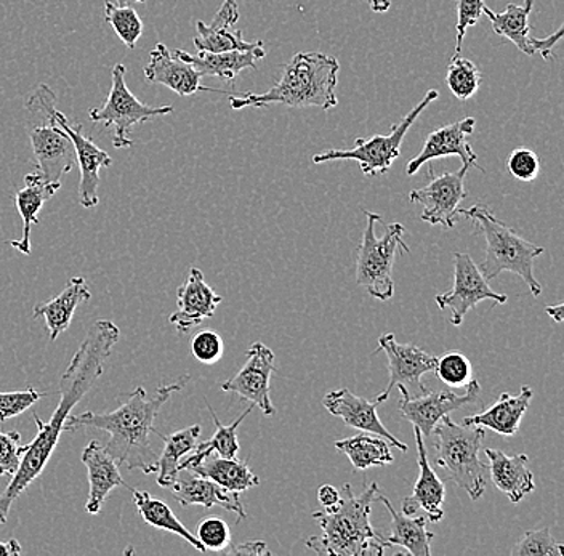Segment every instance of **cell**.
I'll use <instances>...</instances> for the list:
<instances>
[{"mask_svg":"<svg viewBox=\"0 0 564 556\" xmlns=\"http://www.w3.org/2000/svg\"><path fill=\"white\" fill-rule=\"evenodd\" d=\"M126 66L118 63L111 73V90L106 98L104 107L94 108L90 111V119L98 124L112 127L115 137H112V146L116 150L130 148L133 140L130 133L135 126L174 112L172 107H148L141 103L139 98L129 90L126 84Z\"/></svg>","mask_w":564,"mask_h":556,"instance_id":"obj_9","label":"cell"},{"mask_svg":"<svg viewBox=\"0 0 564 556\" xmlns=\"http://www.w3.org/2000/svg\"><path fill=\"white\" fill-rule=\"evenodd\" d=\"M133 494V503H135L137 510H139L141 519L144 523L150 526L156 527V530L167 531V533L176 534V536L185 538L192 547L196 548L200 554H206L204 545L197 541L192 531L185 526L175 513L172 512L171 506L167 503L159 501L153 498L150 492L140 491V489H130Z\"/></svg>","mask_w":564,"mask_h":556,"instance_id":"obj_33","label":"cell"},{"mask_svg":"<svg viewBox=\"0 0 564 556\" xmlns=\"http://www.w3.org/2000/svg\"><path fill=\"white\" fill-rule=\"evenodd\" d=\"M189 375L169 385H161L153 396H148L143 386H137L132 393L123 396L121 406L111 413H84L66 418V432L95 430L106 432L109 443L105 446L118 466L129 470H140L144 475L158 473V454L151 448L150 433L154 432V421L159 411L171 396L182 392Z\"/></svg>","mask_w":564,"mask_h":556,"instance_id":"obj_2","label":"cell"},{"mask_svg":"<svg viewBox=\"0 0 564 556\" xmlns=\"http://www.w3.org/2000/svg\"><path fill=\"white\" fill-rule=\"evenodd\" d=\"M485 7V0H457V37L456 52L454 54H460L465 34H467L470 28L479 23Z\"/></svg>","mask_w":564,"mask_h":556,"instance_id":"obj_45","label":"cell"},{"mask_svg":"<svg viewBox=\"0 0 564 556\" xmlns=\"http://www.w3.org/2000/svg\"><path fill=\"white\" fill-rule=\"evenodd\" d=\"M534 0H524V6H514L509 3L506 12L496 13L485 7L482 15L488 17L492 24V31L497 36L509 39L517 45L518 51L529 56L534 55L529 37H531V28H529V17H531Z\"/></svg>","mask_w":564,"mask_h":556,"instance_id":"obj_35","label":"cell"},{"mask_svg":"<svg viewBox=\"0 0 564 556\" xmlns=\"http://www.w3.org/2000/svg\"><path fill=\"white\" fill-rule=\"evenodd\" d=\"M45 396L47 393L39 392L33 386H28L26 390H20V392L0 393V422L26 413L30 407Z\"/></svg>","mask_w":564,"mask_h":556,"instance_id":"obj_42","label":"cell"},{"mask_svg":"<svg viewBox=\"0 0 564 556\" xmlns=\"http://www.w3.org/2000/svg\"><path fill=\"white\" fill-rule=\"evenodd\" d=\"M464 216L475 225L486 239V257L479 270L486 280H496L503 271L517 274L527 284L531 294L539 297L542 286L534 276V260L545 252L541 246L532 244L507 227L494 216L485 204H475L468 209H458V217Z\"/></svg>","mask_w":564,"mask_h":556,"instance_id":"obj_5","label":"cell"},{"mask_svg":"<svg viewBox=\"0 0 564 556\" xmlns=\"http://www.w3.org/2000/svg\"><path fill=\"white\" fill-rule=\"evenodd\" d=\"M486 456L491 462L489 478L511 503H520L535 491L534 475L529 470L527 454L507 456L502 450L486 449Z\"/></svg>","mask_w":564,"mask_h":556,"instance_id":"obj_24","label":"cell"},{"mask_svg":"<svg viewBox=\"0 0 564 556\" xmlns=\"http://www.w3.org/2000/svg\"><path fill=\"white\" fill-rule=\"evenodd\" d=\"M246 364L241 371L221 383V390L236 393L241 400L249 401L253 406L260 407L267 417L276 414L270 397V380L274 368V353L262 341H256L247 350Z\"/></svg>","mask_w":564,"mask_h":556,"instance_id":"obj_13","label":"cell"},{"mask_svg":"<svg viewBox=\"0 0 564 556\" xmlns=\"http://www.w3.org/2000/svg\"><path fill=\"white\" fill-rule=\"evenodd\" d=\"M21 552H23V548H21V544L17 538L0 541V555L18 556L21 555Z\"/></svg>","mask_w":564,"mask_h":556,"instance_id":"obj_51","label":"cell"},{"mask_svg":"<svg viewBox=\"0 0 564 556\" xmlns=\"http://www.w3.org/2000/svg\"><path fill=\"white\" fill-rule=\"evenodd\" d=\"M338 65L335 56L319 52H300L284 66L281 79L264 94L229 97L232 109L267 108L284 105L291 108L337 107Z\"/></svg>","mask_w":564,"mask_h":556,"instance_id":"obj_4","label":"cell"},{"mask_svg":"<svg viewBox=\"0 0 564 556\" xmlns=\"http://www.w3.org/2000/svg\"><path fill=\"white\" fill-rule=\"evenodd\" d=\"M192 353L203 364H215L224 358V339L214 330H203L192 340Z\"/></svg>","mask_w":564,"mask_h":556,"instance_id":"obj_44","label":"cell"},{"mask_svg":"<svg viewBox=\"0 0 564 556\" xmlns=\"http://www.w3.org/2000/svg\"><path fill=\"white\" fill-rule=\"evenodd\" d=\"M476 127L475 118H465L462 121L453 122L440 127V129L433 130L429 137H426L425 143H423L421 153L408 162L405 165V174L411 175L421 172L423 165L426 162L441 160L446 156H458L460 157L462 164L468 165V167H476L479 171L485 172V168L478 164V156L468 143V135L474 133Z\"/></svg>","mask_w":564,"mask_h":556,"instance_id":"obj_16","label":"cell"},{"mask_svg":"<svg viewBox=\"0 0 564 556\" xmlns=\"http://www.w3.org/2000/svg\"><path fill=\"white\" fill-rule=\"evenodd\" d=\"M436 378L449 389H467L468 383L475 380L474 366L470 359L460 351H449L438 358L435 366Z\"/></svg>","mask_w":564,"mask_h":556,"instance_id":"obj_39","label":"cell"},{"mask_svg":"<svg viewBox=\"0 0 564 556\" xmlns=\"http://www.w3.org/2000/svg\"><path fill=\"white\" fill-rule=\"evenodd\" d=\"M121 339V330L109 319H100L90 327L86 339L70 359L68 369L59 380V403L48 422L34 415L37 435L30 445L21 446V464L13 480L0 492V524L9 521L13 502L41 477L51 462L59 436L66 432V418L79 401L90 392L98 379L104 375L106 359L112 347Z\"/></svg>","mask_w":564,"mask_h":556,"instance_id":"obj_1","label":"cell"},{"mask_svg":"<svg viewBox=\"0 0 564 556\" xmlns=\"http://www.w3.org/2000/svg\"><path fill=\"white\" fill-rule=\"evenodd\" d=\"M485 301L506 305L509 297L489 286V281L468 253H454V287L436 295V305L441 309H449L451 324L458 327L464 323L467 313Z\"/></svg>","mask_w":564,"mask_h":556,"instance_id":"obj_11","label":"cell"},{"mask_svg":"<svg viewBox=\"0 0 564 556\" xmlns=\"http://www.w3.org/2000/svg\"><path fill=\"white\" fill-rule=\"evenodd\" d=\"M116 2H118V6H130L132 2L143 3L147 2V0H116Z\"/></svg>","mask_w":564,"mask_h":556,"instance_id":"obj_54","label":"cell"},{"mask_svg":"<svg viewBox=\"0 0 564 556\" xmlns=\"http://www.w3.org/2000/svg\"><path fill=\"white\" fill-rule=\"evenodd\" d=\"M221 301L224 298L204 280L203 271L192 269L185 283L176 291L178 308L172 313L169 323L175 326L180 334L189 332L194 327L200 326V323L212 318Z\"/></svg>","mask_w":564,"mask_h":556,"instance_id":"obj_18","label":"cell"},{"mask_svg":"<svg viewBox=\"0 0 564 556\" xmlns=\"http://www.w3.org/2000/svg\"><path fill=\"white\" fill-rule=\"evenodd\" d=\"M144 77L150 84H161L180 97H189L197 91H214V94L231 95L228 91L210 89L200 84L203 76L185 59L172 54L167 45L158 44L151 51L150 62L144 66Z\"/></svg>","mask_w":564,"mask_h":556,"instance_id":"obj_20","label":"cell"},{"mask_svg":"<svg viewBox=\"0 0 564 556\" xmlns=\"http://www.w3.org/2000/svg\"><path fill=\"white\" fill-rule=\"evenodd\" d=\"M105 20L106 23L111 24L115 33L130 51L137 47V42L143 34L144 26L133 7L118 6V3L108 0V2H105Z\"/></svg>","mask_w":564,"mask_h":556,"instance_id":"obj_38","label":"cell"},{"mask_svg":"<svg viewBox=\"0 0 564 556\" xmlns=\"http://www.w3.org/2000/svg\"><path fill=\"white\" fill-rule=\"evenodd\" d=\"M415 443H417L419 478L415 481L412 494L403 499L401 512L412 516L423 510L430 523H440L444 516V501H446V486L440 480L426 457L423 435L417 427H414Z\"/></svg>","mask_w":564,"mask_h":556,"instance_id":"obj_21","label":"cell"},{"mask_svg":"<svg viewBox=\"0 0 564 556\" xmlns=\"http://www.w3.org/2000/svg\"><path fill=\"white\" fill-rule=\"evenodd\" d=\"M55 112L52 118L37 121L30 139L39 174L53 185H62L63 177L76 165V151L65 130L56 124Z\"/></svg>","mask_w":564,"mask_h":556,"instance_id":"obj_14","label":"cell"},{"mask_svg":"<svg viewBox=\"0 0 564 556\" xmlns=\"http://www.w3.org/2000/svg\"><path fill=\"white\" fill-rule=\"evenodd\" d=\"M433 435L436 436L433 443L436 464L446 471L451 481L467 492L471 501L481 499L489 478V467L479 459L485 428L458 425L449 415H444Z\"/></svg>","mask_w":564,"mask_h":556,"instance_id":"obj_6","label":"cell"},{"mask_svg":"<svg viewBox=\"0 0 564 556\" xmlns=\"http://www.w3.org/2000/svg\"><path fill=\"white\" fill-rule=\"evenodd\" d=\"M239 20V9L236 6V0H224L220 10L212 21L210 26L214 28H232Z\"/></svg>","mask_w":564,"mask_h":556,"instance_id":"obj_48","label":"cell"},{"mask_svg":"<svg viewBox=\"0 0 564 556\" xmlns=\"http://www.w3.org/2000/svg\"><path fill=\"white\" fill-rule=\"evenodd\" d=\"M196 37H194V47L197 52H210V54H221V52L231 51H252V48L263 45L262 41L246 42L241 31L232 28H214L204 21L196 23Z\"/></svg>","mask_w":564,"mask_h":556,"instance_id":"obj_36","label":"cell"},{"mask_svg":"<svg viewBox=\"0 0 564 556\" xmlns=\"http://www.w3.org/2000/svg\"><path fill=\"white\" fill-rule=\"evenodd\" d=\"M532 396H534V392L528 385L521 386L520 395L517 396L502 393L494 406L465 418L464 425H478V427L488 428V430L502 436L517 435Z\"/></svg>","mask_w":564,"mask_h":556,"instance_id":"obj_26","label":"cell"},{"mask_svg":"<svg viewBox=\"0 0 564 556\" xmlns=\"http://www.w3.org/2000/svg\"><path fill=\"white\" fill-rule=\"evenodd\" d=\"M513 556H563V545L550 533L549 527L544 530L528 531L511 550Z\"/></svg>","mask_w":564,"mask_h":556,"instance_id":"obj_40","label":"cell"},{"mask_svg":"<svg viewBox=\"0 0 564 556\" xmlns=\"http://www.w3.org/2000/svg\"><path fill=\"white\" fill-rule=\"evenodd\" d=\"M21 435L18 432H0V477L15 475L21 464Z\"/></svg>","mask_w":564,"mask_h":556,"instance_id":"obj_46","label":"cell"},{"mask_svg":"<svg viewBox=\"0 0 564 556\" xmlns=\"http://www.w3.org/2000/svg\"><path fill=\"white\" fill-rule=\"evenodd\" d=\"M386 353L388 357V371H390V383L387 390H383L377 396L376 403H386L398 386L401 395L415 397L425 393L426 386L422 383V378L429 372L435 371L438 358L423 351L422 348L412 344H400L393 334H383L379 337V348L377 353Z\"/></svg>","mask_w":564,"mask_h":556,"instance_id":"obj_10","label":"cell"},{"mask_svg":"<svg viewBox=\"0 0 564 556\" xmlns=\"http://www.w3.org/2000/svg\"><path fill=\"white\" fill-rule=\"evenodd\" d=\"M91 292L83 276L68 281L62 294L56 295L47 304H41L33 309L34 318H44L51 341H55L65 332L73 321L77 306L90 301Z\"/></svg>","mask_w":564,"mask_h":556,"instance_id":"obj_28","label":"cell"},{"mask_svg":"<svg viewBox=\"0 0 564 556\" xmlns=\"http://www.w3.org/2000/svg\"><path fill=\"white\" fill-rule=\"evenodd\" d=\"M62 185H53L42 177L37 171L31 172L24 177V188L15 196L18 214L23 220V235L18 241H10V246L18 252L30 255L31 253V228L39 224V214L47 200H51L59 192Z\"/></svg>","mask_w":564,"mask_h":556,"instance_id":"obj_25","label":"cell"},{"mask_svg":"<svg viewBox=\"0 0 564 556\" xmlns=\"http://www.w3.org/2000/svg\"><path fill=\"white\" fill-rule=\"evenodd\" d=\"M370 10L376 13H386L390 10V0H369Z\"/></svg>","mask_w":564,"mask_h":556,"instance_id":"obj_53","label":"cell"},{"mask_svg":"<svg viewBox=\"0 0 564 556\" xmlns=\"http://www.w3.org/2000/svg\"><path fill=\"white\" fill-rule=\"evenodd\" d=\"M174 54L189 63L203 77L214 76L224 80H232L245 69H257V62L267 56V51L263 45H260L252 51H231L221 52V54L197 52V55H192L185 51H175Z\"/></svg>","mask_w":564,"mask_h":556,"instance_id":"obj_27","label":"cell"},{"mask_svg":"<svg viewBox=\"0 0 564 556\" xmlns=\"http://www.w3.org/2000/svg\"><path fill=\"white\" fill-rule=\"evenodd\" d=\"M507 168L520 182H534L541 174V160L528 148H518L507 160Z\"/></svg>","mask_w":564,"mask_h":556,"instance_id":"obj_43","label":"cell"},{"mask_svg":"<svg viewBox=\"0 0 564 556\" xmlns=\"http://www.w3.org/2000/svg\"><path fill=\"white\" fill-rule=\"evenodd\" d=\"M153 433H156L159 438L164 441V453L158 460V484L161 488H171L178 478L180 462H182L183 457L192 454L197 443H199L200 425L183 428V430L172 433L169 436L162 435L156 428Z\"/></svg>","mask_w":564,"mask_h":556,"instance_id":"obj_32","label":"cell"},{"mask_svg":"<svg viewBox=\"0 0 564 556\" xmlns=\"http://www.w3.org/2000/svg\"><path fill=\"white\" fill-rule=\"evenodd\" d=\"M470 167L462 165L457 172H444L432 177L423 188L412 189L409 200L423 207L421 220L446 230L456 227L460 203L467 196L465 177Z\"/></svg>","mask_w":564,"mask_h":556,"instance_id":"obj_12","label":"cell"},{"mask_svg":"<svg viewBox=\"0 0 564 556\" xmlns=\"http://www.w3.org/2000/svg\"><path fill=\"white\" fill-rule=\"evenodd\" d=\"M83 462L87 467L88 484H90L86 502V512L90 515H98L101 512L112 489L118 486L132 489L122 480L118 462L100 443H88L83 453Z\"/></svg>","mask_w":564,"mask_h":556,"instance_id":"obj_22","label":"cell"},{"mask_svg":"<svg viewBox=\"0 0 564 556\" xmlns=\"http://www.w3.org/2000/svg\"><path fill=\"white\" fill-rule=\"evenodd\" d=\"M335 448L350 459L356 471L369 470L370 467L390 466L394 462L390 443L372 433H359L351 438L340 439L335 443Z\"/></svg>","mask_w":564,"mask_h":556,"instance_id":"obj_34","label":"cell"},{"mask_svg":"<svg viewBox=\"0 0 564 556\" xmlns=\"http://www.w3.org/2000/svg\"><path fill=\"white\" fill-rule=\"evenodd\" d=\"M55 122L69 137L76 151V164L80 168L79 203L84 209H94L100 204L98 185H100V168L112 165V160L105 150L91 142L83 133V126H73L62 111L56 109Z\"/></svg>","mask_w":564,"mask_h":556,"instance_id":"obj_17","label":"cell"},{"mask_svg":"<svg viewBox=\"0 0 564 556\" xmlns=\"http://www.w3.org/2000/svg\"><path fill=\"white\" fill-rule=\"evenodd\" d=\"M186 477L176 478L171 486L172 494L176 502L182 506L200 505L210 509V506H221L228 512L236 513L238 521L247 519L245 505L239 499V492H231L221 488L220 484L209 480V478L199 477V475L186 471Z\"/></svg>","mask_w":564,"mask_h":556,"instance_id":"obj_23","label":"cell"},{"mask_svg":"<svg viewBox=\"0 0 564 556\" xmlns=\"http://www.w3.org/2000/svg\"><path fill=\"white\" fill-rule=\"evenodd\" d=\"M545 312L549 313L550 318L553 321L562 324L564 319V306L563 304H558L555 306H546Z\"/></svg>","mask_w":564,"mask_h":556,"instance_id":"obj_52","label":"cell"},{"mask_svg":"<svg viewBox=\"0 0 564 556\" xmlns=\"http://www.w3.org/2000/svg\"><path fill=\"white\" fill-rule=\"evenodd\" d=\"M446 84L457 100L467 101L478 91L481 74L474 62L460 54H454L447 66Z\"/></svg>","mask_w":564,"mask_h":556,"instance_id":"obj_37","label":"cell"},{"mask_svg":"<svg viewBox=\"0 0 564 556\" xmlns=\"http://www.w3.org/2000/svg\"><path fill=\"white\" fill-rule=\"evenodd\" d=\"M196 537L207 552H227L231 547V531L220 516H206L200 521Z\"/></svg>","mask_w":564,"mask_h":556,"instance_id":"obj_41","label":"cell"},{"mask_svg":"<svg viewBox=\"0 0 564 556\" xmlns=\"http://www.w3.org/2000/svg\"><path fill=\"white\" fill-rule=\"evenodd\" d=\"M479 390L481 389H479L478 380L475 379L468 383L465 395H456L454 392H433L430 389L415 397L401 395L403 397H401L398 410L403 414L405 421L411 422L422 432L423 438H429L444 415L474 404L479 395Z\"/></svg>","mask_w":564,"mask_h":556,"instance_id":"obj_15","label":"cell"},{"mask_svg":"<svg viewBox=\"0 0 564 556\" xmlns=\"http://www.w3.org/2000/svg\"><path fill=\"white\" fill-rule=\"evenodd\" d=\"M379 492V484L373 481L359 495L352 492L351 484L341 486L337 505L313 513L323 534L306 538V547L317 555H382L388 548L386 538L370 523L372 503Z\"/></svg>","mask_w":564,"mask_h":556,"instance_id":"obj_3","label":"cell"},{"mask_svg":"<svg viewBox=\"0 0 564 556\" xmlns=\"http://www.w3.org/2000/svg\"><path fill=\"white\" fill-rule=\"evenodd\" d=\"M366 230L359 246L356 262V284L368 288L377 301H391L394 297L393 265L398 249L409 253L411 249L403 241L404 227L401 224L388 225L386 233L377 238L376 225L382 221L379 214L366 210Z\"/></svg>","mask_w":564,"mask_h":556,"instance_id":"obj_7","label":"cell"},{"mask_svg":"<svg viewBox=\"0 0 564 556\" xmlns=\"http://www.w3.org/2000/svg\"><path fill=\"white\" fill-rule=\"evenodd\" d=\"M438 90H430L398 124L391 127L390 133H387V135L377 133V135L370 137L369 140L356 139L355 146L351 150H329L326 153L315 154L313 162L324 164V162L334 161H356L361 165L362 174L368 175V177L386 175L394 160L401 156V144L404 142L405 133L414 126L419 116L433 101L438 100Z\"/></svg>","mask_w":564,"mask_h":556,"instance_id":"obj_8","label":"cell"},{"mask_svg":"<svg viewBox=\"0 0 564 556\" xmlns=\"http://www.w3.org/2000/svg\"><path fill=\"white\" fill-rule=\"evenodd\" d=\"M189 473L199 475V477L209 478L221 488L231 492L247 491L260 484V478L250 470L247 462L227 457L214 456L210 454L206 459L200 460L197 466L189 468Z\"/></svg>","mask_w":564,"mask_h":556,"instance_id":"obj_31","label":"cell"},{"mask_svg":"<svg viewBox=\"0 0 564 556\" xmlns=\"http://www.w3.org/2000/svg\"><path fill=\"white\" fill-rule=\"evenodd\" d=\"M377 501L386 503L387 510L391 515V533L390 536L386 538L388 548L398 545V547L404 548L405 555H432L430 544H432L433 538H435V534L426 530L429 519H425V516L411 519V516L398 512L382 492L377 494Z\"/></svg>","mask_w":564,"mask_h":556,"instance_id":"obj_29","label":"cell"},{"mask_svg":"<svg viewBox=\"0 0 564 556\" xmlns=\"http://www.w3.org/2000/svg\"><path fill=\"white\" fill-rule=\"evenodd\" d=\"M564 34V26H560L558 30L555 31V33L552 34V36L544 37V39H538V37H529V44H531L532 52L535 54H541L542 58L546 59H553L555 58V52H553V48L556 47V45L560 44V41H562Z\"/></svg>","mask_w":564,"mask_h":556,"instance_id":"obj_47","label":"cell"},{"mask_svg":"<svg viewBox=\"0 0 564 556\" xmlns=\"http://www.w3.org/2000/svg\"><path fill=\"white\" fill-rule=\"evenodd\" d=\"M323 404L334 417H340L348 427L382 436L393 448L408 453V445L401 443L397 436L391 435L387 430L386 425L382 424V421H380L379 414H377V406L379 404L376 401L372 403V401L366 400V397L356 396L351 390L340 389L327 393L324 396Z\"/></svg>","mask_w":564,"mask_h":556,"instance_id":"obj_19","label":"cell"},{"mask_svg":"<svg viewBox=\"0 0 564 556\" xmlns=\"http://www.w3.org/2000/svg\"><path fill=\"white\" fill-rule=\"evenodd\" d=\"M317 501H319L324 509L337 505L338 501H340V489L334 488L333 484L321 486L317 489Z\"/></svg>","mask_w":564,"mask_h":556,"instance_id":"obj_50","label":"cell"},{"mask_svg":"<svg viewBox=\"0 0 564 556\" xmlns=\"http://www.w3.org/2000/svg\"><path fill=\"white\" fill-rule=\"evenodd\" d=\"M225 554L228 555H242V556H260L271 555L268 550L267 544L263 541H249L246 544L238 545V547L228 548Z\"/></svg>","mask_w":564,"mask_h":556,"instance_id":"obj_49","label":"cell"},{"mask_svg":"<svg viewBox=\"0 0 564 556\" xmlns=\"http://www.w3.org/2000/svg\"><path fill=\"white\" fill-rule=\"evenodd\" d=\"M207 410H209L212 421H214L215 424L214 436H212L210 439H207V441L197 443L193 453L188 454V459L180 462V473H182V471H188L189 468L197 466L200 460L206 459L210 454H217V456L227 457V459H235V457L238 456L239 450H241L238 439V428L239 425L246 421L247 415L252 413L253 404L252 406L247 407L245 413L239 415V417L229 425H224L218 421L217 414L212 410L209 403H207Z\"/></svg>","mask_w":564,"mask_h":556,"instance_id":"obj_30","label":"cell"}]
</instances>
